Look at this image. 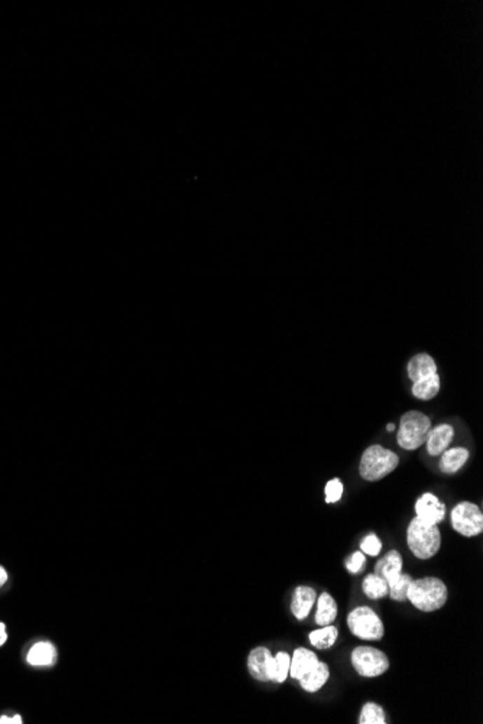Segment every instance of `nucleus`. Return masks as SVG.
<instances>
[{"instance_id":"412c9836","label":"nucleus","mask_w":483,"mask_h":724,"mask_svg":"<svg viewBox=\"0 0 483 724\" xmlns=\"http://www.w3.org/2000/svg\"><path fill=\"white\" fill-rule=\"evenodd\" d=\"M362 588H363V593L366 594V597H369L372 600H379V599H383L385 596H388V583L376 576L375 573L366 576L363 583H362Z\"/></svg>"},{"instance_id":"20e7f679","label":"nucleus","mask_w":483,"mask_h":724,"mask_svg":"<svg viewBox=\"0 0 483 724\" xmlns=\"http://www.w3.org/2000/svg\"><path fill=\"white\" fill-rule=\"evenodd\" d=\"M431 429V421L420 411H408L401 417L397 434L398 445L407 451H414L426 444Z\"/></svg>"},{"instance_id":"a878e982","label":"nucleus","mask_w":483,"mask_h":724,"mask_svg":"<svg viewBox=\"0 0 483 724\" xmlns=\"http://www.w3.org/2000/svg\"><path fill=\"white\" fill-rule=\"evenodd\" d=\"M343 483L339 480V479H332L327 485H326V502L327 503H336L341 499L343 496Z\"/></svg>"},{"instance_id":"f3484780","label":"nucleus","mask_w":483,"mask_h":724,"mask_svg":"<svg viewBox=\"0 0 483 724\" xmlns=\"http://www.w3.org/2000/svg\"><path fill=\"white\" fill-rule=\"evenodd\" d=\"M440 392V376L439 373L428 375L412 384V395L420 401H430Z\"/></svg>"},{"instance_id":"ddd939ff","label":"nucleus","mask_w":483,"mask_h":724,"mask_svg":"<svg viewBox=\"0 0 483 724\" xmlns=\"http://www.w3.org/2000/svg\"><path fill=\"white\" fill-rule=\"evenodd\" d=\"M376 576L382 577L388 584L397 580L402 573V557L398 551H389L382 559H379L375 565Z\"/></svg>"},{"instance_id":"6ab92c4d","label":"nucleus","mask_w":483,"mask_h":724,"mask_svg":"<svg viewBox=\"0 0 483 724\" xmlns=\"http://www.w3.org/2000/svg\"><path fill=\"white\" fill-rule=\"evenodd\" d=\"M337 636H339V630L336 626L333 625H327V626H321V629H317V630H313L308 638H310V643L315 648V649H329L332 648L336 641H337Z\"/></svg>"},{"instance_id":"7ed1b4c3","label":"nucleus","mask_w":483,"mask_h":724,"mask_svg":"<svg viewBox=\"0 0 483 724\" xmlns=\"http://www.w3.org/2000/svg\"><path fill=\"white\" fill-rule=\"evenodd\" d=\"M400 464V457L394 451L382 445H371L365 450L359 464V473L366 482H378L393 473Z\"/></svg>"},{"instance_id":"393cba45","label":"nucleus","mask_w":483,"mask_h":724,"mask_svg":"<svg viewBox=\"0 0 483 724\" xmlns=\"http://www.w3.org/2000/svg\"><path fill=\"white\" fill-rule=\"evenodd\" d=\"M381 550H382V542L379 541V538L375 534L366 535L363 538V541L360 542V551L366 555L376 557V555H379Z\"/></svg>"},{"instance_id":"4468645a","label":"nucleus","mask_w":483,"mask_h":724,"mask_svg":"<svg viewBox=\"0 0 483 724\" xmlns=\"http://www.w3.org/2000/svg\"><path fill=\"white\" fill-rule=\"evenodd\" d=\"M329 676H330L329 665L326 662L318 661V664L310 672H307L304 676H301L298 681H300V685L304 691L317 692L318 690L323 688L325 684L329 681Z\"/></svg>"},{"instance_id":"c756f323","label":"nucleus","mask_w":483,"mask_h":724,"mask_svg":"<svg viewBox=\"0 0 483 724\" xmlns=\"http://www.w3.org/2000/svg\"><path fill=\"white\" fill-rule=\"evenodd\" d=\"M6 580H8V574L2 567H0V587L6 583Z\"/></svg>"},{"instance_id":"aec40b11","label":"nucleus","mask_w":483,"mask_h":724,"mask_svg":"<svg viewBox=\"0 0 483 724\" xmlns=\"http://www.w3.org/2000/svg\"><path fill=\"white\" fill-rule=\"evenodd\" d=\"M54 658H55L54 646L48 642H38L31 648L27 660L31 665H50V664H53Z\"/></svg>"},{"instance_id":"bb28decb","label":"nucleus","mask_w":483,"mask_h":724,"mask_svg":"<svg viewBox=\"0 0 483 724\" xmlns=\"http://www.w3.org/2000/svg\"><path fill=\"white\" fill-rule=\"evenodd\" d=\"M365 562H366V558H365V554L362 551H356L353 552L348 559L346 562H344V565H346V569L352 573V574H359L362 573L363 567H365Z\"/></svg>"},{"instance_id":"423d86ee","label":"nucleus","mask_w":483,"mask_h":724,"mask_svg":"<svg viewBox=\"0 0 483 724\" xmlns=\"http://www.w3.org/2000/svg\"><path fill=\"white\" fill-rule=\"evenodd\" d=\"M450 522L457 534L473 538L483 531V513L480 508L472 502H460L450 513Z\"/></svg>"},{"instance_id":"7c9ffc66","label":"nucleus","mask_w":483,"mask_h":724,"mask_svg":"<svg viewBox=\"0 0 483 724\" xmlns=\"http://www.w3.org/2000/svg\"><path fill=\"white\" fill-rule=\"evenodd\" d=\"M386 429H388V431H389V433H393V431H395V424H388V425H386Z\"/></svg>"},{"instance_id":"6e6552de","label":"nucleus","mask_w":483,"mask_h":724,"mask_svg":"<svg viewBox=\"0 0 483 724\" xmlns=\"http://www.w3.org/2000/svg\"><path fill=\"white\" fill-rule=\"evenodd\" d=\"M247 668L257 681L269 683L273 676V655L268 648L252 649L247 658Z\"/></svg>"},{"instance_id":"f8f14e48","label":"nucleus","mask_w":483,"mask_h":724,"mask_svg":"<svg viewBox=\"0 0 483 724\" xmlns=\"http://www.w3.org/2000/svg\"><path fill=\"white\" fill-rule=\"evenodd\" d=\"M318 664L317 655L307 648H297L291 656L290 675L294 680H300Z\"/></svg>"},{"instance_id":"1a4fd4ad","label":"nucleus","mask_w":483,"mask_h":724,"mask_svg":"<svg viewBox=\"0 0 483 724\" xmlns=\"http://www.w3.org/2000/svg\"><path fill=\"white\" fill-rule=\"evenodd\" d=\"M416 513L421 520L439 525L444 519L446 505L435 494L424 493L416 502Z\"/></svg>"},{"instance_id":"f257e3e1","label":"nucleus","mask_w":483,"mask_h":724,"mask_svg":"<svg viewBox=\"0 0 483 724\" xmlns=\"http://www.w3.org/2000/svg\"><path fill=\"white\" fill-rule=\"evenodd\" d=\"M449 597L446 584L437 577H424L412 580L407 590V600L411 604L421 610V612L431 613L440 610Z\"/></svg>"},{"instance_id":"0eeeda50","label":"nucleus","mask_w":483,"mask_h":724,"mask_svg":"<svg viewBox=\"0 0 483 724\" xmlns=\"http://www.w3.org/2000/svg\"><path fill=\"white\" fill-rule=\"evenodd\" d=\"M352 665L360 676L375 678L389 669L388 656L372 646H358L352 652Z\"/></svg>"},{"instance_id":"39448f33","label":"nucleus","mask_w":483,"mask_h":724,"mask_svg":"<svg viewBox=\"0 0 483 724\" xmlns=\"http://www.w3.org/2000/svg\"><path fill=\"white\" fill-rule=\"evenodd\" d=\"M348 626L353 635L362 641H381L385 627L381 618L371 607L359 606L348 615Z\"/></svg>"},{"instance_id":"f03ea898","label":"nucleus","mask_w":483,"mask_h":724,"mask_svg":"<svg viewBox=\"0 0 483 724\" xmlns=\"http://www.w3.org/2000/svg\"><path fill=\"white\" fill-rule=\"evenodd\" d=\"M407 544L419 559H430L442 547V534L435 524L414 517L407 529Z\"/></svg>"},{"instance_id":"4be33fe9","label":"nucleus","mask_w":483,"mask_h":724,"mask_svg":"<svg viewBox=\"0 0 483 724\" xmlns=\"http://www.w3.org/2000/svg\"><path fill=\"white\" fill-rule=\"evenodd\" d=\"M290 664L291 658L287 652H278L277 655H273V683L283 684L287 680L290 675Z\"/></svg>"},{"instance_id":"2eb2a0df","label":"nucleus","mask_w":483,"mask_h":724,"mask_svg":"<svg viewBox=\"0 0 483 724\" xmlns=\"http://www.w3.org/2000/svg\"><path fill=\"white\" fill-rule=\"evenodd\" d=\"M408 377L412 382H417L428 375H433L437 372V365L434 358L427 353H419L414 356L409 363H408Z\"/></svg>"},{"instance_id":"5701e85b","label":"nucleus","mask_w":483,"mask_h":724,"mask_svg":"<svg viewBox=\"0 0 483 724\" xmlns=\"http://www.w3.org/2000/svg\"><path fill=\"white\" fill-rule=\"evenodd\" d=\"M359 724H385V711L375 703H366L359 716Z\"/></svg>"},{"instance_id":"cd10ccee","label":"nucleus","mask_w":483,"mask_h":724,"mask_svg":"<svg viewBox=\"0 0 483 724\" xmlns=\"http://www.w3.org/2000/svg\"><path fill=\"white\" fill-rule=\"evenodd\" d=\"M20 723H24V721H22L20 716H15L12 718L5 717V716L0 717V724H20Z\"/></svg>"},{"instance_id":"c85d7f7f","label":"nucleus","mask_w":483,"mask_h":724,"mask_svg":"<svg viewBox=\"0 0 483 724\" xmlns=\"http://www.w3.org/2000/svg\"><path fill=\"white\" fill-rule=\"evenodd\" d=\"M5 629H6L5 625L0 623V646H2L6 642V639H8V635H6V630Z\"/></svg>"},{"instance_id":"9d476101","label":"nucleus","mask_w":483,"mask_h":724,"mask_svg":"<svg viewBox=\"0 0 483 724\" xmlns=\"http://www.w3.org/2000/svg\"><path fill=\"white\" fill-rule=\"evenodd\" d=\"M453 438H454V429L449 424H442V425H437L435 428H431L427 436V440H426L427 452L433 457L440 456L443 451H446L449 448Z\"/></svg>"},{"instance_id":"9b49d317","label":"nucleus","mask_w":483,"mask_h":724,"mask_svg":"<svg viewBox=\"0 0 483 724\" xmlns=\"http://www.w3.org/2000/svg\"><path fill=\"white\" fill-rule=\"evenodd\" d=\"M317 593L310 585H298L292 594L291 612L298 620H304L315 604Z\"/></svg>"},{"instance_id":"b1692460","label":"nucleus","mask_w":483,"mask_h":724,"mask_svg":"<svg viewBox=\"0 0 483 724\" xmlns=\"http://www.w3.org/2000/svg\"><path fill=\"white\" fill-rule=\"evenodd\" d=\"M412 581L409 574L401 573V576L394 580L393 583L388 584V594L389 597L395 601H405L407 600V590L408 585Z\"/></svg>"},{"instance_id":"dca6fc26","label":"nucleus","mask_w":483,"mask_h":724,"mask_svg":"<svg viewBox=\"0 0 483 724\" xmlns=\"http://www.w3.org/2000/svg\"><path fill=\"white\" fill-rule=\"evenodd\" d=\"M440 470L446 474H453L456 471H458L460 468H462L468 459H469V451L463 447H454V448H447L446 451H443L440 454Z\"/></svg>"},{"instance_id":"a211bd4d","label":"nucleus","mask_w":483,"mask_h":724,"mask_svg":"<svg viewBox=\"0 0 483 724\" xmlns=\"http://www.w3.org/2000/svg\"><path fill=\"white\" fill-rule=\"evenodd\" d=\"M337 618V603L329 593H321L317 600L315 623L318 626L332 625Z\"/></svg>"}]
</instances>
